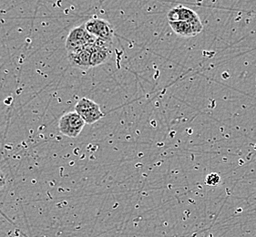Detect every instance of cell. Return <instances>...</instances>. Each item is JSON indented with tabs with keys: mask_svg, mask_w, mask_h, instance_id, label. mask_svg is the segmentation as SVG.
<instances>
[{
	"mask_svg": "<svg viewBox=\"0 0 256 237\" xmlns=\"http://www.w3.org/2000/svg\"><path fill=\"white\" fill-rule=\"evenodd\" d=\"M168 23L177 35L194 36L202 30V24L199 16L192 10L180 6L170 10Z\"/></svg>",
	"mask_w": 256,
	"mask_h": 237,
	"instance_id": "1",
	"label": "cell"
},
{
	"mask_svg": "<svg viewBox=\"0 0 256 237\" xmlns=\"http://www.w3.org/2000/svg\"><path fill=\"white\" fill-rule=\"evenodd\" d=\"M97 40L95 36L90 35L85 28L84 25L74 28L68 33L65 43L68 53L75 52L83 48L92 45Z\"/></svg>",
	"mask_w": 256,
	"mask_h": 237,
	"instance_id": "2",
	"label": "cell"
},
{
	"mask_svg": "<svg viewBox=\"0 0 256 237\" xmlns=\"http://www.w3.org/2000/svg\"><path fill=\"white\" fill-rule=\"evenodd\" d=\"M85 124V122L76 112H70L60 118L58 130L66 137L77 138L82 134Z\"/></svg>",
	"mask_w": 256,
	"mask_h": 237,
	"instance_id": "3",
	"label": "cell"
},
{
	"mask_svg": "<svg viewBox=\"0 0 256 237\" xmlns=\"http://www.w3.org/2000/svg\"><path fill=\"white\" fill-rule=\"evenodd\" d=\"M75 112H77L86 124H93L103 118V114L98 104L92 100L82 98L78 102L75 106Z\"/></svg>",
	"mask_w": 256,
	"mask_h": 237,
	"instance_id": "4",
	"label": "cell"
},
{
	"mask_svg": "<svg viewBox=\"0 0 256 237\" xmlns=\"http://www.w3.org/2000/svg\"><path fill=\"white\" fill-rule=\"evenodd\" d=\"M86 30L97 40L110 43L112 40L114 30L110 22L103 18H90L84 24Z\"/></svg>",
	"mask_w": 256,
	"mask_h": 237,
	"instance_id": "5",
	"label": "cell"
},
{
	"mask_svg": "<svg viewBox=\"0 0 256 237\" xmlns=\"http://www.w3.org/2000/svg\"><path fill=\"white\" fill-rule=\"evenodd\" d=\"M92 53L90 67H98L108 62V58L110 57V43L97 40L92 45Z\"/></svg>",
	"mask_w": 256,
	"mask_h": 237,
	"instance_id": "6",
	"label": "cell"
},
{
	"mask_svg": "<svg viewBox=\"0 0 256 237\" xmlns=\"http://www.w3.org/2000/svg\"><path fill=\"white\" fill-rule=\"evenodd\" d=\"M92 48L90 46L83 48L75 52L68 53V60L73 66L80 68L82 70H90V60H92Z\"/></svg>",
	"mask_w": 256,
	"mask_h": 237,
	"instance_id": "7",
	"label": "cell"
},
{
	"mask_svg": "<svg viewBox=\"0 0 256 237\" xmlns=\"http://www.w3.org/2000/svg\"><path fill=\"white\" fill-rule=\"evenodd\" d=\"M205 182L206 184L209 186H216L220 184V177L218 174L216 172H212L210 174L206 176L205 179Z\"/></svg>",
	"mask_w": 256,
	"mask_h": 237,
	"instance_id": "8",
	"label": "cell"
},
{
	"mask_svg": "<svg viewBox=\"0 0 256 237\" xmlns=\"http://www.w3.org/2000/svg\"><path fill=\"white\" fill-rule=\"evenodd\" d=\"M6 186L5 176L3 174V172L0 169V190L3 189Z\"/></svg>",
	"mask_w": 256,
	"mask_h": 237,
	"instance_id": "9",
	"label": "cell"
}]
</instances>
